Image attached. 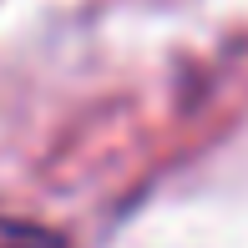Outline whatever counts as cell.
I'll return each mask as SVG.
<instances>
[{"label": "cell", "mask_w": 248, "mask_h": 248, "mask_svg": "<svg viewBox=\"0 0 248 248\" xmlns=\"http://www.w3.org/2000/svg\"><path fill=\"white\" fill-rule=\"evenodd\" d=\"M0 248H66V243H61V233L41 228L31 218H5L0 213Z\"/></svg>", "instance_id": "6da1fadb"}]
</instances>
